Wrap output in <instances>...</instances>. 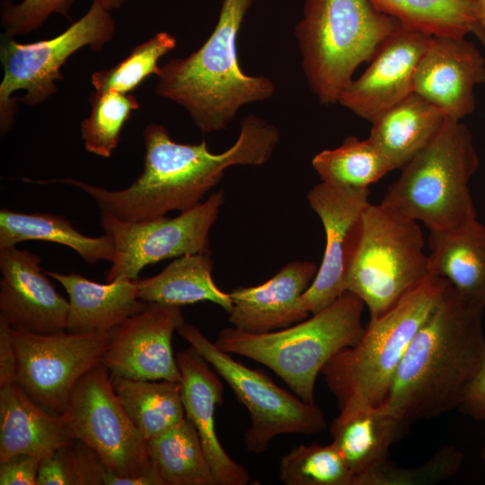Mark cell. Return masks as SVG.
<instances>
[{"instance_id":"obj_13","label":"cell","mask_w":485,"mask_h":485,"mask_svg":"<svg viewBox=\"0 0 485 485\" xmlns=\"http://www.w3.org/2000/svg\"><path fill=\"white\" fill-rule=\"evenodd\" d=\"M15 383L38 405L60 415L79 379L101 360L110 332L35 333L13 328Z\"/></svg>"},{"instance_id":"obj_22","label":"cell","mask_w":485,"mask_h":485,"mask_svg":"<svg viewBox=\"0 0 485 485\" xmlns=\"http://www.w3.org/2000/svg\"><path fill=\"white\" fill-rule=\"evenodd\" d=\"M45 272L60 283L68 295V332H110L148 304L138 298L137 286L131 279L118 278L101 284L75 273Z\"/></svg>"},{"instance_id":"obj_41","label":"cell","mask_w":485,"mask_h":485,"mask_svg":"<svg viewBox=\"0 0 485 485\" xmlns=\"http://www.w3.org/2000/svg\"><path fill=\"white\" fill-rule=\"evenodd\" d=\"M477 6L478 22L473 28L472 33H474L485 46V0H477Z\"/></svg>"},{"instance_id":"obj_2","label":"cell","mask_w":485,"mask_h":485,"mask_svg":"<svg viewBox=\"0 0 485 485\" xmlns=\"http://www.w3.org/2000/svg\"><path fill=\"white\" fill-rule=\"evenodd\" d=\"M484 311L448 282L409 344L381 406L410 427L458 410L485 362Z\"/></svg>"},{"instance_id":"obj_40","label":"cell","mask_w":485,"mask_h":485,"mask_svg":"<svg viewBox=\"0 0 485 485\" xmlns=\"http://www.w3.org/2000/svg\"><path fill=\"white\" fill-rule=\"evenodd\" d=\"M458 410L475 420H485V362Z\"/></svg>"},{"instance_id":"obj_42","label":"cell","mask_w":485,"mask_h":485,"mask_svg":"<svg viewBox=\"0 0 485 485\" xmlns=\"http://www.w3.org/2000/svg\"><path fill=\"white\" fill-rule=\"evenodd\" d=\"M101 4L106 9L110 10L114 8H118L120 6V4L126 1V0H98Z\"/></svg>"},{"instance_id":"obj_14","label":"cell","mask_w":485,"mask_h":485,"mask_svg":"<svg viewBox=\"0 0 485 485\" xmlns=\"http://www.w3.org/2000/svg\"><path fill=\"white\" fill-rule=\"evenodd\" d=\"M368 188H349L322 181L307 193V201L325 232V251L317 274L296 302L304 317L314 314L341 296L361 233L362 216L370 204Z\"/></svg>"},{"instance_id":"obj_21","label":"cell","mask_w":485,"mask_h":485,"mask_svg":"<svg viewBox=\"0 0 485 485\" xmlns=\"http://www.w3.org/2000/svg\"><path fill=\"white\" fill-rule=\"evenodd\" d=\"M331 426V443L343 455L357 479L386 462L391 446L401 440L410 426L361 397L342 404ZM356 485V482H355Z\"/></svg>"},{"instance_id":"obj_20","label":"cell","mask_w":485,"mask_h":485,"mask_svg":"<svg viewBox=\"0 0 485 485\" xmlns=\"http://www.w3.org/2000/svg\"><path fill=\"white\" fill-rule=\"evenodd\" d=\"M319 267L312 261H293L256 287H239L229 293L233 307L228 322L248 333H266L304 320L296 302L313 281Z\"/></svg>"},{"instance_id":"obj_3","label":"cell","mask_w":485,"mask_h":485,"mask_svg":"<svg viewBox=\"0 0 485 485\" xmlns=\"http://www.w3.org/2000/svg\"><path fill=\"white\" fill-rule=\"evenodd\" d=\"M252 0H223L216 25L207 41L185 58L161 67L155 92L181 105L203 133L225 128L240 108L272 97L266 76L244 74L237 36Z\"/></svg>"},{"instance_id":"obj_9","label":"cell","mask_w":485,"mask_h":485,"mask_svg":"<svg viewBox=\"0 0 485 485\" xmlns=\"http://www.w3.org/2000/svg\"><path fill=\"white\" fill-rule=\"evenodd\" d=\"M60 415L71 437L101 458L108 470L104 485H165L101 363L75 384Z\"/></svg>"},{"instance_id":"obj_37","label":"cell","mask_w":485,"mask_h":485,"mask_svg":"<svg viewBox=\"0 0 485 485\" xmlns=\"http://www.w3.org/2000/svg\"><path fill=\"white\" fill-rule=\"evenodd\" d=\"M74 0H23L19 4L4 2L1 22L8 36L26 34L39 28L53 13L67 14Z\"/></svg>"},{"instance_id":"obj_19","label":"cell","mask_w":485,"mask_h":485,"mask_svg":"<svg viewBox=\"0 0 485 485\" xmlns=\"http://www.w3.org/2000/svg\"><path fill=\"white\" fill-rule=\"evenodd\" d=\"M181 375L185 416L195 426L217 485H246L247 470L223 448L215 427L216 406L222 402L224 384L210 364L192 346L176 355Z\"/></svg>"},{"instance_id":"obj_28","label":"cell","mask_w":485,"mask_h":485,"mask_svg":"<svg viewBox=\"0 0 485 485\" xmlns=\"http://www.w3.org/2000/svg\"><path fill=\"white\" fill-rule=\"evenodd\" d=\"M114 391L131 421L148 441L186 416L181 383L111 376Z\"/></svg>"},{"instance_id":"obj_39","label":"cell","mask_w":485,"mask_h":485,"mask_svg":"<svg viewBox=\"0 0 485 485\" xmlns=\"http://www.w3.org/2000/svg\"><path fill=\"white\" fill-rule=\"evenodd\" d=\"M17 357L13 327L0 318V387L15 382Z\"/></svg>"},{"instance_id":"obj_12","label":"cell","mask_w":485,"mask_h":485,"mask_svg":"<svg viewBox=\"0 0 485 485\" xmlns=\"http://www.w3.org/2000/svg\"><path fill=\"white\" fill-rule=\"evenodd\" d=\"M225 201L224 192L212 193L204 202L176 217L160 216L128 221L101 212V225L114 244L105 279L136 280L140 271L160 260L209 251V232Z\"/></svg>"},{"instance_id":"obj_8","label":"cell","mask_w":485,"mask_h":485,"mask_svg":"<svg viewBox=\"0 0 485 485\" xmlns=\"http://www.w3.org/2000/svg\"><path fill=\"white\" fill-rule=\"evenodd\" d=\"M419 224L382 203L369 204L350 261L346 287L375 319L395 306L429 276Z\"/></svg>"},{"instance_id":"obj_43","label":"cell","mask_w":485,"mask_h":485,"mask_svg":"<svg viewBox=\"0 0 485 485\" xmlns=\"http://www.w3.org/2000/svg\"><path fill=\"white\" fill-rule=\"evenodd\" d=\"M481 457L483 460H485V442H484V444H483V445H482V448H481Z\"/></svg>"},{"instance_id":"obj_1","label":"cell","mask_w":485,"mask_h":485,"mask_svg":"<svg viewBox=\"0 0 485 485\" xmlns=\"http://www.w3.org/2000/svg\"><path fill=\"white\" fill-rule=\"evenodd\" d=\"M279 139L275 126L248 115L241 121L235 143L225 152L214 154L205 140L197 145L176 143L163 125L150 124L144 130L143 172L126 189L110 190L70 178L59 179V182L87 193L101 212L122 220H148L199 204L228 167L263 165Z\"/></svg>"},{"instance_id":"obj_34","label":"cell","mask_w":485,"mask_h":485,"mask_svg":"<svg viewBox=\"0 0 485 485\" xmlns=\"http://www.w3.org/2000/svg\"><path fill=\"white\" fill-rule=\"evenodd\" d=\"M107 472L94 450L71 439L40 460L37 485H102Z\"/></svg>"},{"instance_id":"obj_6","label":"cell","mask_w":485,"mask_h":485,"mask_svg":"<svg viewBox=\"0 0 485 485\" xmlns=\"http://www.w3.org/2000/svg\"><path fill=\"white\" fill-rule=\"evenodd\" d=\"M480 160L472 134L446 119L434 138L402 169L382 204L429 231L456 229L477 218L469 183Z\"/></svg>"},{"instance_id":"obj_4","label":"cell","mask_w":485,"mask_h":485,"mask_svg":"<svg viewBox=\"0 0 485 485\" xmlns=\"http://www.w3.org/2000/svg\"><path fill=\"white\" fill-rule=\"evenodd\" d=\"M365 307L358 296L346 291L321 312L293 325L258 334L225 328L215 344L226 353L268 366L301 400L314 403L315 382L322 367L363 336Z\"/></svg>"},{"instance_id":"obj_23","label":"cell","mask_w":485,"mask_h":485,"mask_svg":"<svg viewBox=\"0 0 485 485\" xmlns=\"http://www.w3.org/2000/svg\"><path fill=\"white\" fill-rule=\"evenodd\" d=\"M71 439L61 415L41 408L15 382L0 387V462L18 454L41 460Z\"/></svg>"},{"instance_id":"obj_11","label":"cell","mask_w":485,"mask_h":485,"mask_svg":"<svg viewBox=\"0 0 485 485\" xmlns=\"http://www.w3.org/2000/svg\"><path fill=\"white\" fill-rule=\"evenodd\" d=\"M114 22L98 0L89 11L58 36L30 44H22L2 35L0 57L4 78L0 84V128L5 134L12 127L17 90H25L22 101L27 105L44 101L57 90L56 80L62 79L60 68L76 50L90 46L101 49L112 39Z\"/></svg>"},{"instance_id":"obj_17","label":"cell","mask_w":485,"mask_h":485,"mask_svg":"<svg viewBox=\"0 0 485 485\" xmlns=\"http://www.w3.org/2000/svg\"><path fill=\"white\" fill-rule=\"evenodd\" d=\"M485 84V57L464 37H431L413 80V93L448 119L461 120L475 110V88Z\"/></svg>"},{"instance_id":"obj_33","label":"cell","mask_w":485,"mask_h":485,"mask_svg":"<svg viewBox=\"0 0 485 485\" xmlns=\"http://www.w3.org/2000/svg\"><path fill=\"white\" fill-rule=\"evenodd\" d=\"M92 111L81 124L85 149L110 157L119 141L123 125L139 107L136 98L117 91L95 92L90 97Z\"/></svg>"},{"instance_id":"obj_38","label":"cell","mask_w":485,"mask_h":485,"mask_svg":"<svg viewBox=\"0 0 485 485\" xmlns=\"http://www.w3.org/2000/svg\"><path fill=\"white\" fill-rule=\"evenodd\" d=\"M40 459L18 454L0 462L1 485H37Z\"/></svg>"},{"instance_id":"obj_15","label":"cell","mask_w":485,"mask_h":485,"mask_svg":"<svg viewBox=\"0 0 485 485\" xmlns=\"http://www.w3.org/2000/svg\"><path fill=\"white\" fill-rule=\"evenodd\" d=\"M183 322L180 306L148 303L143 311L110 331L101 364L111 376L181 383L172 339Z\"/></svg>"},{"instance_id":"obj_30","label":"cell","mask_w":485,"mask_h":485,"mask_svg":"<svg viewBox=\"0 0 485 485\" xmlns=\"http://www.w3.org/2000/svg\"><path fill=\"white\" fill-rule=\"evenodd\" d=\"M405 29L431 37H464L478 22L477 0H369Z\"/></svg>"},{"instance_id":"obj_5","label":"cell","mask_w":485,"mask_h":485,"mask_svg":"<svg viewBox=\"0 0 485 485\" xmlns=\"http://www.w3.org/2000/svg\"><path fill=\"white\" fill-rule=\"evenodd\" d=\"M401 27L369 0H306L295 33L303 70L319 102H338L357 67Z\"/></svg>"},{"instance_id":"obj_24","label":"cell","mask_w":485,"mask_h":485,"mask_svg":"<svg viewBox=\"0 0 485 485\" xmlns=\"http://www.w3.org/2000/svg\"><path fill=\"white\" fill-rule=\"evenodd\" d=\"M428 246L430 275L485 307V225L475 218L456 229L429 231Z\"/></svg>"},{"instance_id":"obj_25","label":"cell","mask_w":485,"mask_h":485,"mask_svg":"<svg viewBox=\"0 0 485 485\" xmlns=\"http://www.w3.org/2000/svg\"><path fill=\"white\" fill-rule=\"evenodd\" d=\"M446 119L440 109L412 93L372 122L368 138L391 171L402 169L428 146Z\"/></svg>"},{"instance_id":"obj_32","label":"cell","mask_w":485,"mask_h":485,"mask_svg":"<svg viewBox=\"0 0 485 485\" xmlns=\"http://www.w3.org/2000/svg\"><path fill=\"white\" fill-rule=\"evenodd\" d=\"M285 485H355V475L332 444L300 445L285 454L279 466Z\"/></svg>"},{"instance_id":"obj_36","label":"cell","mask_w":485,"mask_h":485,"mask_svg":"<svg viewBox=\"0 0 485 485\" xmlns=\"http://www.w3.org/2000/svg\"><path fill=\"white\" fill-rule=\"evenodd\" d=\"M463 452L444 445L428 461L415 467H400L389 460L360 475L356 485H432L454 476L461 468Z\"/></svg>"},{"instance_id":"obj_29","label":"cell","mask_w":485,"mask_h":485,"mask_svg":"<svg viewBox=\"0 0 485 485\" xmlns=\"http://www.w3.org/2000/svg\"><path fill=\"white\" fill-rule=\"evenodd\" d=\"M147 447L165 485H217L198 433L187 417L149 439Z\"/></svg>"},{"instance_id":"obj_35","label":"cell","mask_w":485,"mask_h":485,"mask_svg":"<svg viewBox=\"0 0 485 485\" xmlns=\"http://www.w3.org/2000/svg\"><path fill=\"white\" fill-rule=\"evenodd\" d=\"M176 39L166 31L155 34L137 46L128 57L115 66L98 71L92 75V84L97 92L117 91L123 93L137 88L152 74L159 75L158 60L173 49Z\"/></svg>"},{"instance_id":"obj_31","label":"cell","mask_w":485,"mask_h":485,"mask_svg":"<svg viewBox=\"0 0 485 485\" xmlns=\"http://www.w3.org/2000/svg\"><path fill=\"white\" fill-rule=\"evenodd\" d=\"M312 165L322 181L349 188L368 186L391 172L382 153L369 139L348 137L334 148L315 154Z\"/></svg>"},{"instance_id":"obj_26","label":"cell","mask_w":485,"mask_h":485,"mask_svg":"<svg viewBox=\"0 0 485 485\" xmlns=\"http://www.w3.org/2000/svg\"><path fill=\"white\" fill-rule=\"evenodd\" d=\"M212 269L210 251L178 257L159 274L134 280L137 296L146 303L178 306L208 301L228 313L231 296L216 285Z\"/></svg>"},{"instance_id":"obj_10","label":"cell","mask_w":485,"mask_h":485,"mask_svg":"<svg viewBox=\"0 0 485 485\" xmlns=\"http://www.w3.org/2000/svg\"><path fill=\"white\" fill-rule=\"evenodd\" d=\"M178 333L225 381L251 416V426L244 435L248 452L262 454L277 436L313 435L323 431L327 421L323 410L278 386L263 373L234 360L219 349L198 328L183 322Z\"/></svg>"},{"instance_id":"obj_7","label":"cell","mask_w":485,"mask_h":485,"mask_svg":"<svg viewBox=\"0 0 485 485\" xmlns=\"http://www.w3.org/2000/svg\"><path fill=\"white\" fill-rule=\"evenodd\" d=\"M447 285V280L430 275L387 313L370 319L361 339L325 364L321 375L339 407L353 397L374 405L384 401L409 344Z\"/></svg>"},{"instance_id":"obj_27","label":"cell","mask_w":485,"mask_h":485,"mask_svg":"<svg viewBox=\"0 0 485 485\" xmlns=\"http://www.w3.org/2000/svg\"><path fill=\"white\" fill-rule=\"evenodd\" d=\"M30 240L62 244L74 250L88 264L111 261L114 244L105 234L89 237L75 228L71 221L49 213H21L6 208L0 211V248L16 246Z\"/></svg>"},{"instance_id":"obj_16","label":"cell","mask_w":485,"mask_h":485,"mask_svg":"<svg viewBox=\"0 0 485 485\" xmlns=\"http://www.w3.org/2000/svg\"><path fill=\"white\" fill-rule=\"evenodd\" d=\"M430 39L401 27L380 46L366 71L342 91L338 102L374 122L413 93L414 75Z\"/></svg>"},{"instance_id":"obj_18","label":"cell","mask_w":485,"mask_h":485,"mask_svg":"<svg viewBox=\"0 0 485 485\" xmlns=\"http://www.w3.org/2000/svg\"><path fill=\"white\" fill-rule=\"evenodd\" d=\"M40 261L27 250L0 248V318L35 333L65 331L68 301L56 290Z\"/></svg>"}]
</instances>
